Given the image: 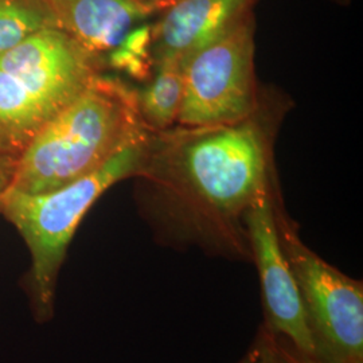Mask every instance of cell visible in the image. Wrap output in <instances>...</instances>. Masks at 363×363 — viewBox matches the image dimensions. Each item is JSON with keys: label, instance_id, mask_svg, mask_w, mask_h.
Wrapping results in <instances>:
<instances>
[{"label": "cell", "instance_id": "e0dca14e", "mask_svg": "<svg viewBox=\"0 0 363 363\" xmlns=\"http://www.w3.org/2000/svg\"><path fill=\"white\" fill-rule=\"evenodd\" d=\"M334 3H337L339 6H349L351 0H333Z\"/></svg>", "mask_w": 363, "mask_h": 363}, {"label": "cell", "instance_id": "8992f818", "mask_svg": "<svg viewBox=\"0 0 363 363\" xmlns=\"http://www.w3.org/2000/svg\"><path fill=\"white\" fill-rule=\"evenodd\" d=\"M255 33L256 19L250 15L186 60L177 125H229L259 111L262 103L255 72Z\"/></svg>", "mask_w": 363, "mask_h": 363}, {"label": "cell", "instance_id": "ac0fdd59", "mask_svg": "<svg viewBox=\"0 0 363 363\" xmlns=\"http://www.w3.org/2000/svg\"><path fill=\"white\" fill-rule=\"evenodd\" d=\"M169 1H175V0H169Z\"/></svg>", "mask_w": 363, "mask_h": 363}, {"label": "cell", "instance_id": "52a82bcc", "mask_svg": "<svg viewBox=\"0 0 363 363\" xmlns=\"http://www.w3.org/2000/svg\"><path fill=\"white\" fill-rule=\"evenodd\" d=\"M273 178L245 213V229L252 262L259 273L264 322L271 333L288 340L296 350L315 358L313 340L298 284L288 264L274 220Z\"/></svg>", "mask_w": 363, "mask_h": 363}, {"label": "cell", "instance_id": "9c48e42d", "mask_svg": "<svg viewBox=\"0 0 363 363\" xmlns=\"http://www.w3.org/2000/svg\"><path fill=\"white\" fill-rule=\"evenodd\" d=\"M58 28L88 52L103 57L135 27L150 23L169 0H48Z\"/></svg>", "mask_w": 363, "mask_h": 363}, {"label": "cell", "instance_id": "7c38bea8", "mask_svg": "<svg viewBox=\"0 0 363 363\" xmlns=\"http://www.w3.org/2000/svg\"><path fill=\"white\" fill-rule=\"evenodd\" d=\"M108 65L118 72H124L128 76L139 81H148L154 73V62L143 60L135 54L128 52L127 49L117 46L113 50L106 54Z\"/></svg>", "mask_w": 363, "mask_h": 363}, {"label": "cell", "instance_id": "8fae6325", "mask_svg": "<svg viewBox=\"0 0 363 363\" xmlns=\"http://www.w3.org/2000/svg\"><path fill=\"white\" fill-rule=\"evenodd\" d=\"M57 26L48 0H0V54Z\"/></svg>", "mask_w": 363, "mask_h": 363}, {"label": "cell", "instance_id": "30bf717a", "mask_svg": "<svg viewBox=\"0 0 363 363\" xmlns=\"http://www.w3.org/2000/svg\"><path fill=\"white\" fill-rule=\"evenodd\" d=\"M183 66L179 60L160 61L152 77L136 89L138 112L147 130L163 132L177 125L183 97Z\"/></svg>", "mask_w": 363, "mask_h": 363}, {"label": "cell", "instance_id": "7a4b0ae2", "mask_svg": "<svg viewBox=\"0 0 363 363\" xmlns=\"http://www.w3.org/2000/svg\"><path fill=\"white\" fill-rule=\"evenodd\" d=\"M144 130L136 89L100 73L18 155L9 190H57L101 167Z\"/></svg>", "mask_w": 363, "mask_h": 363}, {"label": "cell", "instance_id": "9a60e30c", "mask_svg": "<svg viewBox=\"0 0 363 363\" xmlns=\"http://www.w3.org/2000/svg\"><path fill=\"white\" fill-rule=\"evenodd\" d=\"M18 156L0 154V198L10 189Z\"/></svg>", "mask_w": 363, "mask_h": 363}, {"label": "cell", "instance_id": "3957f363", "mask_svg": "<svg viewBox=\"0 0 363 363\" xmlns=\"http://www.w3.org/2000/svg\"><path fill=\"white\" fill-rule=\"evenodd\" d=\"M151 133L144 130L101 167L57 190L42 194L7 190L0 198V213L18 229L31 253L30 294L39 322L52 319L58 273L79 222L108 189L135 177Z\"/></svg>", "mask_w": 363, "mask_h": 363}, {"label": "cell", "instance_id": "4fadbf2b", "mask_svg": "<svg viewBox=\"0 0 363 363\" xmlns=\"http://www.w3.org/2000/svg\"><path fill=\"white\" fill-rule=\"evenodd\" d=\"M256 339L259 342V355L255 363H281L273 333L265 325H261Z\"/></svg>", "mask_w": 363, "mask_h": 363}, {"label": "cell", "instance_id": "ba28073f", "mask_svg": "<svg viewBox=\"0 0 363 363\" xmlns=\"http://www.w3.org/2000/svg\"><path fill=\"white\" fill-rule=\"evenodd\" d=\"M259 0H175L151 23L154 64L179 60L228 34L250 15Z\"/></svg>", "mask_w": 363, "mask_h": 363}, {"label": "cell", "instance_id": "277c9868", "mask_svg": "<svg viewBox=\"0 0 363 363\" xmlns=\"http://www.w3.org/2000/svg\"><path fill=\"white\" fill-rule=\"evenodd\" d=\"M100 64L58 27L0 54V154L19 155L100 74Z\"/></svg>", "mask_w": 363, "mask_h": 363}, {"label": "cell", "instance_id": "6da1fadb", "mask_svg": "<svg viewBox=\"0 0 363 363\" xmlns=\"http://www.w3.org/2000/svg\"><path fill=\"white\" fill-rule=\"evenodd\" d=\"M259 111L216 127L152 132L133 178L142 208L164 247L252 261L245 213L272 183L274 115Z\"/></svg>", "mask_w": 363, "mask_h": 363}, {"label": "cell", "instance_id": "2e32d148", "mask_svg": "<svg viewBox=\"0 0 363 363\" xmlns=\"http://www.w3.org/2000/svg\"><path fill=\"white\" fill-rule=\"evenodd\" d=\"M257 355H259V342H257V339L255 337V340H253L250 349L247 350V354L237 363H255L256 362V359H257Z\"/></svg>", "mask_w": 363, "mask_h": 363}, {"label": "cell", "instance_id": "5b68a950", "mask_svg": "<svg viewBox=\"0 0 363 363\" xmlns=\"http://www.w3.org/2000/svg\"><path fill=\"white\" fill-rule=\"evenodd\" d=\"M273 211L280 242L298 284L322 363H363V283L340 272L307 247L286 214L280 186H273Z\"/></svg>", "mask_w": 363, "mask_h": 363}, {"label": "cell", "instance_id": "5bb4252c", "mask_svg": "<svg viewBox=\"0 0 363 363\" xmlns=\"http://www.w3.org/2000/svg\"><path fill=\"white\" fill-rule=\"evenodd\" d=\"M274 337H276V346H277L281 363H322L316 358H312V357H308V355L296 350L286 339L277 337V335H274Z\"/></svg>", "mask_w": 363, "mask_h": 363}]
</instances>
